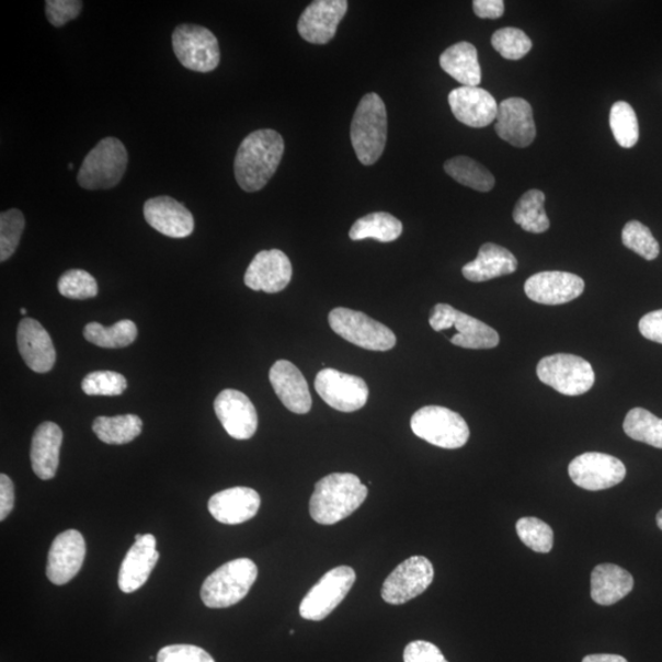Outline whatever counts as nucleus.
Instances as JSON below:
<instances>
[{
  "instance_id": "nucleus-1",
  "label": "nucleus",
  "mask_w": 662,
  "mask_h": 662,
  "mask_svg": "<svg viewBox=\"0 0 662 662\" xmlns=\"http://www.w3.org/2000/svg\"><path fill=\"white\" fill-rule=\"evenodd\" d=\"M285 151L281 134L272 129L255 130L247 136L235 159V178L248 193L260 192L275 174Z\"/></svg>"
},
{
  "instance_id": "nucleus-2",
  "label": "nucleus",
  "mask_w": 662,
  "mask_h": 662,
  "mask_svg": "<svg viewBox=\"0 0 662 662\" xmlns=\"http://www.w3.org/2000/svg\"><path fill=\"white\" fill-rule=\"evenodd\" d=\"M367 495V486L356 475L330 473L316 483L309 514L318 524L334 525L356 512Z\"/></svg>"
},
{
  "instance_id": "nucleus-3",
  "label": "nucleus",
  "mask_w": 662,
  "mask_h": 662,
  "mask_svg": "<svg viewBox=\"0 0 662 662\" xmlns=\"http://www.w3.org/2000/svg\"><path fill=\"white\" fill-rule=\"evenodd\" d=\"M350 134L358 161L375 164L385 152L388 139L386 103L375 92L359 101Z\"/></svg>"
},
{
  "instance_id": "nucleus-4",
  "label": "nucleus",
  "mask_w": 662,
  "mask_h": 662,
  "mask_svg": "<svg viewBox=\"0 0 662 662\" xmlns=\"http://www.w3.org/2000/svg\"><path fill=\"white\" fill-rule=\"evenodd\" d=\"M258 568L250 558H237L227 562L205 579L201 596L209 608H227L250 593L256 581Z\"/></svg>"
},
{
  "instance_id": "nucleus-5",
  "label": "nucleus",
  "mask_w": 662,
  "mask_h": 662,
  "mask_svg": "<svg viewBox=\"0 0 662 662\" xmlns=\"http://www.w3.org/2000/svg\"><path fill=\"white\" fill-rule=\"evenodd\" d=\"M128 166L124 144L113 137L102 139L92 149L78 173V183L88 191L111 190L122 181Z\"/></svg>"
},
{
  "instance_id": "nucleus-6",
  "label": "nucleus",
  "mask_w": 662,
  "mask_h": 662,
  "mask_svg": "<svg viewBox=\"0 0 662 662\" xmlns=\"http://www.w3.org/2000/svg\"><path fill=\"white\" fill-rule=\"evenodd\" d=\"M411 430L416 436L443 449H458L470 438V430L458 412L425 407L413 413Z\"/></svg>"
},
{
  "instance_id": "nucleus-7",
  "label": "nucleus",
  "mask_w": 662,
  "mask_h": 662,
  "mask_svg": "<svg viewBox=\"0 0 662 662\" xmlns=\"http://www.w3.org/2000/svg\"><path fill=\"white\" fill-rule=\"evenodd\" d=\"M329 326L349 343L369 351H389L397 345L392 331L358 310L334 308L329 313Z\"/></svg>"
},
{
  "instance_id": "nucleus-8",
  "label": "nucleus",
  "mask_w": 662,
  "mask_h": 662,
  "mask_svg": "<svg viewBox=\"0 0 662 662\" xmlns=\"http://www.w3.org/2000/svg\"><path fill=\"white\" fill-rule=\"evenodd\" d=\"M537 377L558 392L568 397L583 396L595 383V372L582 357L557 354L539 362Z\"/></svg>"
},
{
  "instance_id": "nucleus-9",
  "label": "nucleus",
  "mask_w": 662,
  "mask_h": 662,
  "mask_svg": "<svg viewBox=\"0 0 662 662\" xmlns=\"http://www.w3.org/2000/svg\"><path fill=\"white\" fill-rule=\"evenodd\" d=\"M430 326L434 331L455 330L450 343L464 349H493L500 344V335L488 324L469 315L460 312L450 305L438 304L433 307Z\"/></svg>"
},
{
  "instance_id": "nucleus-10",
  "label": "nucleus",
  "mask_w": 662,
  "mask_h": 662,
  "mask_svg": "<svg viewBox=\"0 0 662 662\" xmlns=\"http://www.w3.org/2000/svg\"><path fill=\"white\" fill-rule=\"evenodd\" d=\"M172 46L180 64L193 71L209 72L220 64L219 41L204 26L182 24L175 27Z\"/></svg>"
},
{
  "instance_id": "nucleus-11",
  "label": "nucleus",
  "mask_w": 662,
  "mask_h": 662,
  "mask_svg": "<svg viewBox=\"0 0 662 662\" xmlns=\"http://www.w3.org/2000/svg\"><path fill=\"white\" fill-rule=\"evenodd\" d=\"M355 582L353 568L340 566L331 569L304 597L299 615L308 620H323L344 602Z\"/></svg>"
},
{
  "instance_id": "nucleus-12",
  "label": "nucleus",
  "mask_w": 662,
  "mask_h": 662,
  "mask_svg": "<svg viewBox=\"0 0 662 662\" xmlns=\"http://www.w3.org/2000/svg\"><path fill=\"white\" fill-rule=\"evenodd\" d=\"M434 569L426 557L413 556L399 564L386 579L381 597L387 604L402 605L425 593L432 584Z\"/></svg>"
},
{
  "instance_id": "nucleus-13",
  "label": "nucleus",
  "mask_w": 662,
  "mask_h": 662,
  "mask_svg": "<svg viewBox=\"0 0 662 662\" xmlns=\"http://www.w3.org/2000/svg\"><path fill=\"white\" fill-rule=\"evenodd\" d=\"M316 390L330 408L341 412H355L364 408L369 397L367 383L361 377L343 374L334 368L319 372Z\"/></svg>"
},
{
  "instance_id": "nucleus-14",
  "label": "nucleus",
  "mask_w": 662,
  "mask_h": 662,
  "mask_svg": "<svg viewBox=\"0 0 662 662\" xmlns=\"http://www.w3.org/2000/svg\"><path fill=\"white\" fill-rule=\"evenodd\" d=\"M568 472L578 488L603 491L623 482L627 470L625 464L613 455L592 452L573 459Z\"/></svg>"
},
{
  "instance_id": "nucleus-15",
  "label": "nucleus",
  "mask_w": 662,
  "mask_h": 662,
  "mask_svg": "<svg viewBox=\"0 0 662 662\" xmlns=\"http://www.w3.org/2000/svg\"><path fill=\"white\" fill-rule=\"evenodd\" d=\"M85 556L87 544L80 532L70 529L59 534L48 552L46 574L50 583H69L80 572Z\"/></svg>"
},
{
  "instance_id": "nucleus-16",
  "label": "nucleus",
  "mask_w": 662,
  "mask_h": 662,
  "mask_svg": "<svg viewBox=\"0 0 662 662\" xmlns=\"http://www.w3.org/2000/svg\"><path fill=\"white\" fill-rule=\"evenodd\" d=\"M346 0H316L298 20V33L309 44L326 45L334 38L341 20L346 15Z\"/></svg>"
},
{
  "instance_id": "nucleus-17",
  "label": "nucleus",
  "mask_w": 662,
  "mask_h": 662,
  "mask_svg": "<svg viewBox=\"0 0 662 662\" xmlns=\"http://www.w3.org/2000/svg\"><path fill=\"white\" fill-rule=\"evenodd\" d=\"M214 409L225 431L235 440L246 441L254 436L258 413L250 398L242 391L226 389L215 399Z\"/></svg>"
},
{
  "instance_id": "nucleus-18",
  "label": "nucleus",
  "mask_w": 662,
  "mask_h": 662,
  "mask_svg": "<svg viewBox=\"0 0 662 662\" xmlns=\"http://www.w3.org/2000/svg\"><path fill=\"white\" fill-rule=\"evenodd\" d=\"M584 281L566 272H543L527 278L524 289L532 301L557 306L574 301L584 292Z\"/></svg>"
},
{
  "instance_id": "nucleus-19",
  "label": "nucleus",
  "mask_w": 662,
  "mask_h": 662,
  "mask_svg": "<svg viewBox=\"0 0 662 662\" xmlns=\"http://www.w3.org/2000/svg\"><path fill=\"white\" fill-rule=\"evenodd\" d=\"M293 264L278 250L262 251L254 256L244 275V284L253 292L277 294L292 282Z\"/></svg>"
},
{
  "instance_id": "nucleus-20",
  "label": "nucleus",
  "mask_w": 662,
  "mask_h": 662,
  "mask_svg": "<svg viewBox=\"0 0 662 662\" xmlns=\"http://www.w3.org/2000/svg\"><path fill=\"white\" fill-rule=\"evenodd\" d=\"M159 560L160 553L157 550L155 536L151 534L136 535V544L130 547L119 569L121 591L126 594L139 591L148 582Z\"/></svg>"
},
{
  "instance_id": "nucleus-21",
  "label": "nucleus",
  "mask_w": 662,
  "mask_h": 662,
  "mask_svg": "<svg viewBox=\"0 0 662 662\" xmlns=\"http://www.w3.org/2000/svg\"><path fill=\"white\" fill-rule=\"evenodd\" d=\"M495 132L496 136L513 147H529L536 137L530 103L521 98L502 101L496 115Z\"/></svg>"
},
{
  "instance_id": "nucleus-22",
  "label": "nucleus",
  "mask_w": 662,
  "mask_h": 662,
  "mask_svg": "<svg viewBox=\"0 0 662 662\" xmlns=\"http://www.w3.org/2000/svg\"><path fill=\"white\" fill-rule=\"evenodd\" d=\"M448 101L455 118L472 128L488 127L499 115V105L494 98L479 87L454 89Z\"/></svg>"
},
{
  "instance_id": "nucleus-23",
  "label": "nucleus",
  "mask_w": 662,
  "mask_h": 662,
  "mask_svg": "<svg viewBox=\"0 0 662 662\" xmlns=\"http://www.w3.org/2000/svg\"><path fill=\"white\" fill-rule=\"evenodd\" d=\"M145 220L158 232L171 238H185L194 231V217L171 196H157L144 205Z\"/></svg>"
},
{
  "instance_id": "nucleus-24",
  "label": "nucleus",
  "mask_w": 662,
  "mask_h": 662,
  "mask_svg": "<svg viewBox=\"0 0 662 662\" xmlns=\"http://www.w3.org/2000/svg\"><path fill=\"white\" fill-rule=\"evenodd\" d=\"M18 347L25 364L36 374H47L56 364V350L48 331L33 318L18 327Z\"/></svg>"
},
{
  "instance_id": "nucleus-25",
  "label": "nucleus",
  "mask_w": 662,
  "mask_h": 662,
  "mask_svg": "<svg viewBox=\"0 0 662 662\" xmlns=\"http://www.w3.org/2000/svg\"><path fill=\"white\" fill-rule=\"evenodd\" d=\"M269 379L287 410L304 415L312 409V397L306 378L292 362L278 359L269 372Z\"/></svg>"
},
{
  "instance_id": "nucleus-26",
  "label": "nucleus",
  "mask_w": 662,
  "mask_h": 662,
  "mask_svg": "<svg viewBox=\"0 0 662 662\" xmlns=\"http://www.w3.org/2000/svg\"><path fill=\"white\" fill-rule=\"evenodd\" d=\"M261 504V495L253 489L232 488L212 496L209 512L219 523L238 525L253 520Z\"/></svg>"
},
{
  "instance_id": "nucleus-27",
  "label": "nucleus",
  "mask_w": 662,
  "mask_h": 662,
  "mask_svg": "<svg viewBox=\"0 0 662 662\" xmlns=\"http://www.w3.org/2000/svg\"><path fill=\"white\" fill-rule=\"evenodd\" d=\"M64 432L55 422H44L36 429L31 444V465L41 480L55 478L59 467V453Z\"/></svg>"
},
{
  "instance_id": "nucleus-28",
  "label": "nucleus",
  "mask_w": 662,
  "mask_h": 662,
  "mask_svg": "<svg viewBox=\"0 0 662 662\" xmlns=\"http://www.w3.org/2000/svg\"><path fill=\"white\" fill-rule=\"evenodd\" d=\"M518 261L504 247L484 243L478 258L463 267V275L471 283H484L492 278L513 274Z\"/></svg>"
},
{
  "instance_id": "nucleus-29",
  "label": "nucleus",
  "mask_w": 662,
  "mask_h": 662,
  "mask_svg": "<svg viewBox=\"0 0 662 662\" xmlns=\"http://www.w3.org/2000/svg\"><path fill=\"white\" fill-rule=\"evenodd\" d=\"M591 583L594 602L612 606L634 591L635 579L626 569L605 563L594 568Z\"/></svg>"
},
{
  "instance_id": "nucleus-30",
  "label": "nucleus",
  "mask_w": 662,
  "mask_h": 662,
  "mask_svg": "<svg viewBox=\"0 0 662 662\" xmlns=\"http://www.w3.org/2000/svg\"><path fill=\"white\" fill-rule=\"evenodd\" d=\"M440 65L452 78L463 87H479L482 76L478 49L469 43H459L444 50Z\"/></svg>"
},
{
  "instance_id": "nucleus-31",
  "label": "nucleus",
  "mask_w": 662,
  "mask_h": 662,
  "mask_svg": "<svg viewBox=\"0 0 662 662\" xmlns=\"http://www.w3.org/2000/svg\"><path fill=\"white\" fill-rule=\"evenodd\" d=\"M402 233V224L388 213H374L361 217L349 232L351 240L362 241L374 238L383 243L395 242Z\"/></svg>"
},
{
  "instance_id": "nucleus-32",
  "label": "nucleus",
  "mask_w": 662,
  "mask_h": 662,
  "mask_svg": "<svg viewBox=\"0 0 662 662\" xmlns=\"http://www.w3.org/2000/svg\"><path fill=\"white\" fill-rule=\"evenodd\" d=\"M92 430L101 442L121 446L140 436L142 421L137 415L100 416L94 421Z\"/></svg>"
},
{
  "instance_id": "nucleus-33",
  "label": "nucleus",
  "mask_w": 662,
  "mask_h": 662,
  "mask_svg": "<svg viewBox=\"0 0 662 662\" xmlns=\"http://www.w3.org/2000/svg\"><path fill=\"white\" fill-rule=\"evenodd\" d=\"M546 196L541 191L533 190L526 192L516 203L513 219L526 232L544 233L550 229L545 212Z\"/></svg>"
},
{
  "instance_id": "nucleus-34",
  "label": "nucleus",
  "mask_w": 662,
  "mask_h": 662,
  "mask_svg": "<svg viewBox=\"0 0 662 662\" xmlns=\"http://www.w3.org/2000/svg\"><path fill=\"white\" fill-rule=\"evenodd\" d=\"M84 336L89 343L103 349H123L136 341L138 328L129 319L119 320L112 327H103L100 323H89L84 328Z\"/></svg>"
},
{
  "instance_id": "nucleus-35",
  "label": "nucleus",
  "mask_w": 662,
  "mask_h": 662,
  "mask_svg": "<svg viewBox=\"0 0 662 662\" xmlns=\"http://www.w3.org/2000/svg\"><path fill=\"white\" fill-rule=\"evenodd\" d=\"M450 178L478 192H490L494 187L493 174L479 162L468 157H457L444 163Z\"/></svg>"
},
{
  "instance_id": "nucleus-36",
  "label": "nucleus",
  "mask_w": 662,
  "mask_h": 662,
  "mask_svg": "<svg viewBox=\"0 0 662 662\" xmlns=\"http://www.w3.org/2000/svg\"><path fill=\"white\" fill-rule=\"evenodd\" d=\"M624 430L629 438L662 449V419L650 411L636 408L627 413Z\"/></svg>"
},
{
  "instance_id": "nucleus-37",
  "label": "nucleus",
  "mask_w": 662,
  "mask_h": 662,
  "mask_svg": "<svg viewBox=\"0 0 662 662\" xmlns=\"http://www.w3.org/2000/svg\"><path fill=\"white\" fill-rule=\"evenodd\" d=\"M609 127L620 147L634 148L639 140V126L636 112L629 103L619 101L614 103L609 112Z\"/></svg>"
},
{
  "instance_id": "nucleus-38",
  "label": "nucleus",
  "mask_w": 662,
  "mask_h": 662,
  "mask_svg": "<svg viewBox=\"0 0 662 662\" xmlns=\"http://www.w3.org/2000/svg\"><path fill=\"white\" fill-rule=\"evenodd\" d=\"M516 534L526 547L539 553L552 550L555 535L551 526L537 518H522L516 523Z\"/></svg>"
},
{
  "instance_id": "nucleus-39",
  "label": "nucleus",
  "mask_w": 662,
  "mask_h": 662,
  "mask_svg": "<svg viewBox=\"0 0 662 662\" xmlns=\"http://www.w3.org/2000/svg\"><path fill=\"white\" fill-rule=\"evenodd\" d=\"M493 48L499 54L510 60H520L525 57L533 48L529 36L524 31L516 27H504L495 33L491 39Z\"/></svg>"
},
{
  "instance_id": "nucleus-40",
  "label": "nucleus",
  "mask_w": 662,
  "mask_h": 662,
  "mask_svg": "<svg viewBox=\"0 0 662 662\" xmlns=\"http://www.w3.org/2000/svg\"><path fill=\"white\" fill-rule=\"evenodd\" d=\"M25 225V217L18 209H10L0 215V262H7L15 253Z\"/></svg>"
},
{
  "instance_id": "nucleus-41",
  "label": "nucleus",
  "mask_w": 662,
  "mask_h": 662,
  "mask_svg": "<svg viewBox=\"0 0 662 662\" xmlns=\"http://www.w3.org/2000/svg\"><path fill=\"white\" fill-rule=\"evenodd\" d=\"M623 242L628 250L654 261L660 254V246L648 227L639 221H629L623 231Z\"/></svg>"
},
{
  "instance_id": "nucleus-42",
  "label": "nucleus",
  "mask_w": 662,
  "mask_h": 662,
  "mask_svg": "<svg viewBox=\"0 0 662 662\" xmlns=\"http://www.w3.org/2000/svg\"><path fill=\"white\" fill-rule=\"evenodd\" d=\"M127 386L126 377L112 370L92 372L81 383L85 395L92 397H118Z\"/></svg>"
},
{
  "instance_id": "nucleus-43",
  "label": "nucleus",
  "mask_w": 662,
  "mask_h": 662,
  "mask_svg": "<svg viewBox=\"0 0 662 662\" xmlns=\"http://www.w3.org/2000/svg\"><path fill=\"white\" fill-rule=\"evenodd\" d=\"M58 292L69 299H89L99 294L95 277L80 269H71L58 281Z\"/></svg>"
},
{
  "instance_id": "nucleus-44",
  "label": "nucleus",
  "mask_w": 662,
  "mask_h": 662,
  "mask_svg": "<svg viewBox=\"0 0 662 662\" xmlns=\"http://www.w3.org/2000/svg\"><path fill=\"white\" fill-rule=\"evenodd\" d=\"M158 662H215L204 649L195 646L175 644L159 651Z\"/></svg>"
},
{
  "instance_id": "nucleus-45",
  "label": "nucleus",
  "mask_w": 662,
  "mask_h": 662,
  "mask_svg": "<svg viewBox=\"0 0 662 662\" xmlns=\"http://www.w3.org/2000/svg\"><path fill=\"white\" fill-rule=\"evenodd\" d=\"M82 10L80 0H47L46 15L55 27L65 26L70 20L77 19Z\"/></svg>"
},
{
  "instance_id": "nucleus-46",
  "label": "nucleus",
  "mask_w": 662,
  "mask_h": 662,
  "mask_svg": "<svg viewBox=\"0 0 662 662\" xmlns=\"http://www.w3.org/2000/svg\"><path fill=\"white\" fill-rule=\"evenodd\" d=\"M403 662H448L438 647L425 640H415L403 650Z\"/></svg>"
},
{
  "instance_id": "nucleus-47",
  "label": "nucleus",
  "mask_w": 662,
  "mask_h": 662,
  "mask_svg": "<svg viewBox=\"0 0 662 662\" xmlns=\"http://www.w3.org/2000/svg\"><path fill=\"white\" fill-rule=\"evenodd\" d=\"M639 330L646 339L662 344V309L654 310L641 318Z\"/></svg>"
},
{
  "instance_id": "nucleus-48",
  "label": "nucleus",
  "mask_w": 662,
  "mask_h": 662,
  "mask_svg": "<svg viewBox=\"0 0 662 662\" xmlns=\"http://www.w3.org/2000/svg\"><path fill=\"white\" fill-rule=\"evenodd\" d=\"M15 503L14 483L5 473L0 475V521L4 522L12 513Z\"/></svg>"
},
{
  "instance_id": "nucleus-49",
  "label": "nucleus",
  "mask_w": 662,
  "mask_h": 662,
  "mask_svg": "<svg viewBox=\"0 0 662 662\" xmlns=\"http://www.w3.org/2000/svg\"><path fill=\"white\" fill-rule=\"evenodd\" d=\"M473 12L481 19H499L504 14L503 0H475Z\"/></svg>"
},
{
  "instance_id": "nucleus-50",
  "label": "nucleus",
  "mask_w": 662,
  "mask_h": 662,
  "mask_svg": "<svg viewBox=\"0 0 662 662\" xmlns=\"http://www.w3.org/2000/svg\"><path fill=\"white\" fill-rule=\"evenodd\" d=\"M583 662H628L624 657L613 654L587 655Z\"/></svg>"
},
{
  "instance_id": "nucleus-51",
  "label": "nucleus",
  "mask_w": 662,
  "mask_h": 662,
  "mask_svg": "<svg viewBox=\"0 0 662 662\" xmlns=\"http://www.w3.org/2000/svg\"><path fill=\"white\" fill-rule=\"evenodd\" d=\"M657 523H658L659 529L662 530V510L659 512V514L657 516Z\"/></svg>"
},
{
  "instance_id": "nucleus-52",
  "label": "nucleus",
  "mask_w": 662,
  "mask_h": 662,
  "mask_svg": "<svg viewBox=\"0 0 662 662\" xmlns=\"http://www.w3.org/2000/svg\"><path fill=\"white\" fill-rule=\"evenodd\" d=\"M20 312H22V315H24V316H25V315H26V309H25V308H22V309H20Z\"/></svg>"
}]
</instances>
